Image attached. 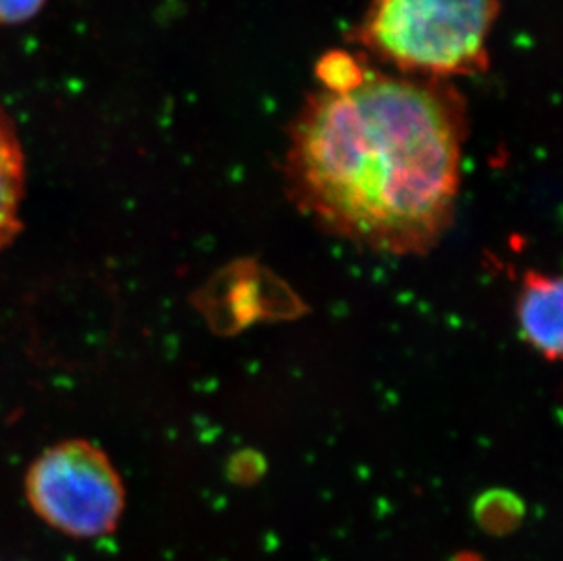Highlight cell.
<instances>
[{"label":"cell","instance_id":"6da1fadb","mask_svg":"<svg viewBox=\"0 0 563 561\" xmlns=\"http://www.w3.org/2000/svg\"><path fill=\"white\" fill-rule=\"evenodd\" d=\"M465 107L443 79L365 72L305 102L290 132V194L319 224L388 254L431 250L462 183Z\"/></svg>","mask_w":563,"mask_h":561},{"label":"cell","instance_id":"7a4b0ae2","mask_svg":"<svg viewBox=\"0 0 563 561\" xmlns=\"http://www.w3.org/2000/svg\"><path fill=\"white\" fill-rule=\"evenodd\" d=\"M500 0H371L357 46L399 74L449 79L489 66Z\"/></svg>","mask_w":563,"mask_h":561},{"label":"cell","instance_id":"3957f363","mask_svg":"<svg viewBox=\"0 0 563 561\" xmlns=\"http://www.w3.org/2000/svg\"><path fill=\"white\" fill-rule=\"evenodd\" d=\"M27 504L52 529L93 540L118 529L126 507L124 482L101 447L64 440L33 461L24 480Z\"/></svg>","mask_w":563,"mask_h":561},{"label":"cell","instance_id":"277c9868","mask_svg":"<svg viewBox=\"0 0 563 561\" xmlns=\"http://www.w3.org/2000/svg\"><path fill=\"white\" fill-rule=\"evenodd\" d=\"M563 285L560 277L527 272L518 297L520 336L548 361L562 358Z\"/></svg>","mask_w":563,"mask_h":561},{"label":"cell","instance_id":"5b68a950","mask_svg":"<svg viewBox=\"0 0 563 561\" xmlns=\"http://www.w3.org/2000/svg\"><path fill=\"white\" fill-rule=\"evenodd\" d=\"M26 191V160L10 113L0 107V250L22 230L21 210Z\"/></svg>","mask_w":563,"mask_h":561},{"label":"cell","instance_id":"8992f818","mask_svg":"<svg viewBox=\"0 0 563 561\" xmlns=\"http://www.w3.org/2000/svg\"><path fill=\"white\" fill-rule=\"evenodd\" d=\"M367 69L357 63V58L343 52H332L318 64V77L323 90L345 91L363 79Z\"/></svg>","mask_w":563,"mask_h":561},{"label":"cell","instance_id":"52a82bcc","mask_svg":"<svg viewBox=\"0 0 563 561\" xmlns=\"http://www.w3.org/2000/svg\"><path fill=\"white\" fill-rule=\"evenodd\" d=\"M46 0H0V24H19L37 15Z\"/></svg>","mask_w":563,"mask_h":561}]
</instances>
